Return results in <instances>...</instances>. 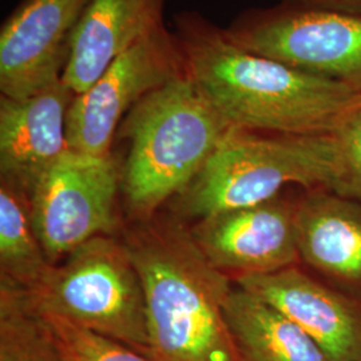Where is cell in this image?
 <instances>
[{
  "mask_svg": "<svg viewBox=\"0 0 361 361\" xmlns=\"http://www.w3.org/2000/svg\"><path fill=\"white\" fill-rule=\"evenodd\" d=\"M188 73L233 129L332 134L361 92L235 46L202 13L174 16Z\"/></svg>",
  "mask_w": 361,
  "mask_h": 361,
  "instance_id": "1",
  "label": "cell"
},
{
  "mask_svg": "<svg viewBox=\"0 0 361 361\" xmlns=\"http://www.w3.org/2000/svg\"><path fill=\"white\" fill-rule=\"evenodd\" d=\"M123 243L142 280L153 361H241L225 317L231 277L180 219H145Z\"/></svg>",
  "mask_w": 361,
  "mask_h": 361,
  "instance_id": "2",
  "label": "cell"
},
{
  "mask_svg": "<svg viewBox=\"0 0 361 361\" xmlns=\"http://www.w3.org/2000/svg\"><path fill=\"white\" fill-rule=\"evenodd\" d=\"M233 130L189 73L142 98L118 129L130 145L121 183L133 217L153 219L183 193Z\"/></svg>",
  "mask_w": 361,
  "mask_h": 361,
  "instance_id": "3",
  "label": "cell"
},
{
  "mask_svg": "<svg viewBox=\"0 0 361 361\" xmlns=\"http://www.w3.org/2000/svg\"><path fill=\"white\" fill-rule=\"evenodd\" d=\"M338 153L332 134L286 135L233 130L180 194V213L201 219L279 197L288 185L336 192Z\"/></svg>",
  "mask_w": 361,
  "mask_h": 361,
  "instance_id": "4",
  "label": "cell"
},
{
  "mask_svg": "<svg viewBox=\"0 0 361 361\" xmlns=\"http://www.w3.org/2000/svg\"><path fill=\"white\" fill-rule=\"evenodd\" d=\"M39 313L149 353L142 280L126 244L111 234L91 238L51 268L43 283L25 292Z\"/></svg>",
  "mask_w": 361,
  "mask_h": 361,
  "instance_id": "5",
  "label": "cell"
},
{
  "mask_svg": "<svg viewBox=\"0 0 361 361\" xmlns=\"http://www.w3.org/2000/svg\"><path fill=\"white\" fill-rule=\"evenodd\" d=\"M224 32L246 51L361 92V16L280 1L238 13Z\"/></svg>",
  "mask_w": 361,
  "mask_h": 361,
  "instance_id": "6",
  "label": "cell"
},
{
  "mask_svg": "<svg viewBox=\"0 0 361 361\" xmlns=\"http://www.w3.org/2000/svg\"><path fill=\"white\" fill-rule=\"evenodd\" d=\"M188 74L176 32L164 26L121 54L67 113V145L78 153L111 154L123 118L152 91Z\"/></svg>",
  "mask_w": 361,
  "mask_h": 361,
  "instance_id": "7",
  "label": "cell"
},
{
  "mask_svg": "<svg viewBox=\"0 0 361 361\" xmlns=\"http://www.w3.org/2000/svg\"><path fill=\"white\" fill-rule=\"evenodd\" d=\"M121 173L113 153L67 150L30 198L32 226L52 265L91 238L116 228Z\"/></svg>",
  "mask_w": 361,
  "mask_h": 361,
  "instance_id": "8",
  "label": "cell"
},
{
  "mask_svg": "<svg viewBox=\"0 0 361 361\" xmlns=\"http://www.w3.org/2000/svg\"><path fill=\"white\" fill-rule=\"evenodd\" d=\"M91 0H23L0 28V95L23 99L62 80Z\"/></svg>",
  "mask_w": 361,
  "mask_h": 361,
  "instance_id": "9",
  "label": "cell"
},
{
  "mask_svg": "<svg viewBox=\"0 0 361 361\" xmlns=\"http://www.w3.org/2000/svg\"><path fill=\"white\" fill-rule=\"evenodd\" d=\"M295 207L276 197L197 219L190 232L209 262L225 274H271L300 261Z\"/></svg>",
  "mask_w": 361,
  "mask_h": 361,
  "instance_id": "10",
  "label": "cell"
},
{
  "mask_svg": "<svg viewBox=\"0 0 361 361\" xmlns=\"http://www.w3.org/2000/svg\"><path fill=\"white\" fill-rule=\"evenodd\" d=\"M74 97L63 80L23 99L0 95V183L30 201L68 150L66 126Z\"/></svg>",
  "mask_w": 361,
  "mask_h": 361,
  "instance_id": "11",
  "label": "cell"
},
{
  "mask_svg": "<svg viewBox=\"0 0 361 361\" xmlns=\"http://www.w3.org/2000/svg\"><path fill=\"white\" fill-rule=\"evenodd\" d=\"M237 286L265 300L323 349L328 361L361 359V310L298 268L237 277Z\"/></svg>",
  "mask_w": 361,
  "mask_h": 361,
  "instance_id": "12",
  "label": "cell"
},
{
  "mask_svg": "<svg viewBox=\"0 0 361 361\" xmlns=\"http://www.w3.org/2000/svg\"><path fill=\"white\" fill-rule=\"evenodd\" d=\"M168 0H91L78 26L62 80L79 95L121 54L165 25Z\"/></svg>",
  "mask_w": 361,
  "mask_h": 361,
  "instance_id": "13",
  "label": "cell"
},
{
  "mask_svg": "<svg viewBox=\"0 0 361 361\" xmlns=\"http://www.w3.org/2000/svg\"><path fill=\"white\" fill-rule=\"evenodd\" d=\"M300 259L326 276L361 283V202L310 190L295 207Z\"/></svg>",
  "mask_w": 361,
  "mask_h": 361,
  "instance_id": "14",
  "label": "cell"
},
{
  "mask_svg": "<svg viewBox=\"0 0 361 361\" xmlns=\"http://www.w3.org/2000/svg\"><path fill=\"white\" fill-rule=\"evenodd\" d=\"M225 317L241 361H328L298 325L240 286L225 302Z\"/></svg>",
  "mask_w": 361,
  "mask_h": 361,
  "instance_id": "15",
  "label": "cell"
},
{
  "mask_svg": "<svg viewBox=\"0 0 361 361\" xmlns=\"http://www.w3.org/2000/svg\"><path fill=\"white\" fill-rule=\"evenodd\" d=\"M52 267L32 226L30 201L0 183V281L30 292Z\"/></svg>",
  "mask_w": 361,
  "mask_h": 361,
  "instance_id": "16",
  "label": "cell"
},
{
  "mask_svg": "<svg viewBox=\"0 0 361 361\" xmlns=\"http://www.w3.org/2000/svg\"><path fill=\"white\" fill-rule=\"evenodd\" d=\"M0 361H63L50 324L23 289L0 281Z\"/></svg>",
  "mask_w": 361,
  "mask_h": 361,
  "instance_id": "17",
  "label": "cell"
},
{
  "mask_svg": "<svg viewBox=\"0 0 361 361\" xmlns=\"http://www.w3.org/2000/svg\"><path fill=\"white\" fill-rule=\"evenodd\" d=\"M39 314L50 324L63 361H153L135 349L78 326L59 316Z\"/></svg>",
  "mask_w": 361,
  "mask_h": 361,
  "instance_id": "18",
  "label": "cell"
},
{
  "mask_svg": "<svg viewBox=\"0 0 361 361\" xmlns=\"http://www.w3.org/2000/svg\"><path fill=\"white\" fill-rule=\"evenodd\" d=\"M332 137L340 164L335 193L361 202V95L341 118Z\"/></svg>",
  "mask_w": 361,
  "mask_h": 361,
  "instance_id": "19",
  "label": "cell"
},
{
  "mask_svg": "<svg viewBox=\"0 0 361 361\" xmlns=\"http://www.w3.org/2000/svg\"><path fill=\"white\" fill-rule=\"evenodd\" d=\"M281 1L290 6L302 7V8L361 16V0H281Z\"/></svg>",
  "mask_w": 361,
  "mask_h": 361,
  "instance_id": "20",
  "label": "cell"
},
{
  "mask_svg": "<svg viewBox=\"0 0 361 361\" xmlns=\"http://www.w3.org/2000/svg\"><path fill=\"white\" fill-rule=\"evenodd\" d=\"M357 361H361V359H360V360H357Z\"/></svg>",
  "mask_w": 361,
  "mask_h": 361,
  "instance_id": "21",
  "label": "cell"
}]
</instances>
